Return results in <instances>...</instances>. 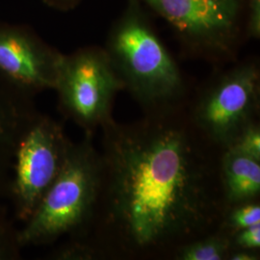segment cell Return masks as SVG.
<instances>
[{"instance_id": "2e32d148", "label": "cell", "mask_w": 260, "mask_h": 260, "mask_svg": "<svg viewBox=\"0 0 260 260\" xmlns=\"http://www.w3.org/2000/svg\"><path fill=\"white\" fill-rule=\"evenodd\" d=\"M244 29L247 37L259 39L260 0H247Z\"/></svg>"}, {"instance_id": "5b68a950", "label": "cell", "mask_w": 260, "mask_h": 260, "mask_svg": "<svg viewBox=\"0 0 260 260\" xmlns=\"http://www.w3.org/2000/svg\"><path fill=\"white\" fill-rule=\"evenodd\" d=\"M165 19L186 49L211 62L233 60L245 34L247 0H140Z\"/></svg>"}, {"instance_id": "e0dca14e", "label": "cell", "mask_w": 260, "mask_h": 260, "mask_svg": "<svg viewBox=\"0 0 260 260\" xmlns=\"http://www.w3.org/2000/svg\"><path fill=\"white\" fill-rule=\"evenodd\" d=\"M47 6L59 11H70L75 8L81 0H42Z\"/></svg>"}, {"instance_id": "30bf717a", "label": "cell", "mask_w": 260, "mask_h": 260, "mask_svg": "<svg viewBox=\"0 0 260 260\" xmlns=\"http://www.w3.org/2000/svg\"><path fill=\"white\" fill-rule=\"evenodd\" d=\"M220 178L226 208L258 200L259 160L233 149H223L220 159Z\"/></svg>"}, {"instance_id": "4fadbf2b", "label": "cell", "mask_w": 260, "mask_h": 260, "mask_svg": "<svg viewBox=\"0 0 260 260\" xmlns=\"http://www.w3.org/2000/svg\"><path fill=\"white\" fill-rule=\"evenodd\" d=\"M11 219L6 206L0 208V260H18L21 258L23 250L19 242V229Z\"/></svg>"}, {"instance_id": "ac0fdd59", "label": "cell", "mask_w": 260, "mask_h": 260, "mask_svg": "<svg viewBox=\"0 0 260 260\" xmlns=\"http://www.w3.org/2000/svg\"><path fill=\"white\" fill-rule=\"evenodd\" d=\"M259 259V251H251L244 249H233L228 260Z\"/></svg>"}, {"instance_id": "ba28073f", "label": "cell", "mask_w": 260, "mask_h": 260, "mask_svg": "<svg viewBox=\"0 0 260 260\" xmlns=\"http://www.w3.org/2000/svg\"><path fill=\"white\" fill-rule=\"evenodd\" d=\"M62 55L33 28L0 22V73L33 96L54 90Z\"/></svg>"}, {"instance_id": "9a60e30c", "label": "cell", "mask_w": 260, "mask_h": 260, "mask_svg": "<svg viewBox=\"0 0 260 260\" xmlns=\"http://www.w3.org/2000/svg\"><path fill=\"white\" fill-rule=\"evenodd\" d=\"M233 249L259 251L260 223L243 229L231 236Z\"/></svg>"}, {"instance_id": "7c38bea8", "label": "cell", "mask_w": 260, "mask_h": 260, "mask_svg": "<svg viewBox=\"0 0 260 260\" xmlns=\"http://www.w3.org/2000/svg\"><path fill=\"white\" fill-rule=\"evenodd\" d=\"M260 223L259 201H251L232 205L224 211L219 232L230 237L243 229Z\"/></svg>"}, {"instance_id": "9c48e42d", "label": "cell", "mask_w": 260, "mask_h": 260, "mask_svg": "<svg viewBox=\"0 0 260 260\" xmlns=\"http://www.w3.org/2000/svg\"><path fill=\"white\" fill-rule=\"evenodd\" d=\"M34 98L0 73V208L8 200L19 141L39 113Z\"/></svg>"}, {"instance_id": "5bb4252c", "label": "cell", "mask_w": 260, "mask_h": 260, "mask_svg": "<svg viewBox=\"0 0 260 260\" xmlns=\"http://www.w3.org/2000/svg\"><path fill=\"white\" fill-rule=\"evenodd\" d=\"M226 149L246 154L260 161V126L255 121L246 126Z\"/></svg>"}, {"instance_id": "6da1fadb", "label": "cell", "mask_w": 260, "mask_h": 260, "mask_svg": "<svg viewBox=\"0 0 260 260\" xmlns=\"http://www.w3.org/2000/svg\"><path fill=\"white\" fill-rule=\"evenodd\" d=\"M102 181L87 232L76 241L99 258H158L218 232L226 206L219 149L196 128L187 105L106 122Z\"/></svg>"}, {"instance_id": "277c9868", "label": "cell", "mask_w": 260, "mask_h": 260, "mask_svg": "<svg viewBox=\"0 0 260 260\" xmlns=\"http://www.w3.org/2000/svg\"><path fill=\"white\" fill-rule=\"evenodd\" d=\"M187 108L196 128L219 149H226L246 126L258 121V63L247 60L214 75Z\"/></svg>"}, {"instance_id": "8fae6325", "label": "cell", "mask_w": 260, "mask_h": 260, "mask_svg": "<svg viewBox=\"0 0 260 260\" xmlns=\"http://www.w3.org/2000/svg\"><path fill=\"white\" fill-rule=\"evenodd\" d=\"M232 250L231 237L218 231L179 246L172 256L177 260H228Z\"/></svg>"}, {"instance_id": "3957f363", "label": "cell", "mask_w": 260, "mask_h": 260, "mask_svg": "<svg viewBox=\"0 0 260 260\" xmlns=\"http://www.w3.org/2000/svg\"><path fill=\"white\" fill-rule=\"evenodd\" d=\"M92 134L71 143L63 167L27 222L19 229L22 248L79 239L92 222L100 195L102 158Z\"/></svg>"}, {"instance_id": "52a82bcc", "label": "cell", "mask_w": 260, "mask_h": 260, "mask_svg": "<svg viewBox=\"0 0 260 260\" xmlns=\"http://www.w3.org/2000/svg\"><path fill=\"white\" fill-rule=\"evenodd\" d=\"M72 141L51 117L38 113L15 152L8 200L13 218L25 223L59 175Z\"/></svg>"}, {"instance_id": "8992f818", "label": "cell", "mask_w": 260, "mask_h": 260, "mask_svg": "<svg viewBox=\"0 0 260 260\" xmlns=\"http://www.w3.org/2000/svg\"><path fill=\"white\" fill-rule=\"evenodd\" d=\"M54 90L61 113L87 134L112 120L113 103L123 89L104 47H81L61 57Z\"/></svg>"}, {"instance_id": "7a4b0ae2", "label": "cell", "mask_w": 260, "mask_h": 260, "mask_svg": "<svg viewBox=\"0 0 260 260\" xmlns=\"http://www.w3.org/2000/svg\"><path fill=\"white\" fill-rule=\"evenodd\" d=\"M104 49L123 89L147 113L186 105L185 79L140 0H127Z\"/></svg>"}]
</instances>
